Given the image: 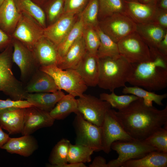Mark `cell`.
<instances>
[{"label": "cell", "mask_w": 167, "mask_h": 167, "mask_svg": "<svg viewBox=\"0 0 167 167\" xmlns=\"http://www.w3.org/2000/svg\"><path fill=\"white\" fill-rule=\"evenodd\" d=\"M113 111L125 131L134 140L143 141L167 124V106L161 110L139 98L121 110Z\"/></svg>", "instance_id": "6da1fadb"}, {"label": "cell", "mask_w": 167, "mask_h": 167, "mask_svg": "<svg viewBox=\"0 0 167 167\" xmlns=\"http://www.w3.org/2000/svg\"><path fill=\"white\" fill-rule=\"evenodd\" d=\"M150 50L149 60L132 64V71L127 83L148 91H158L167 86V56L157 49Z\"/></svg>", "instance_id": "7a4b0ae2"}, {"label": "cell", "mask_w": 167, "mask_h": 167, "mask_svg": "<svg viewBox=\"0 0 167 167\" xmlns=\"http://www.w3.org/2000/svg\"><path fill=\"white\" fill-rule=\"evenodd\" d=\"M100 73L97 86L112 92L124 87L133 70V65L120 55L115 58H99Z\"/></svg>", "instance_id": "3957f363"}, {"label": "cell", "mask_w": 167, "mask_h": 167, "mask_svg": "<svg viewBox=\"0 0 167 167\" xmlns=\"http://www.w3.org/2000/svg\"><path fill=\"white\" fill-rule=\"evenodd\" d=\"M13 47L11 44L0 53V91L14 100H25L27 94L23 83L12 71Z\"/></svg>", "instance_id": "277c9868"}, {"label": "cell", "mask_w": 167, "mask_h": 167, "mask_svg": "<svg viewBox=\"0 0 167 167\" xmlns=\"http://www.w3.org/2000/svg\"><path fill=\"white\" fill-rule=\"evenodd\" d=\"M40 70L50 75L59 90H63L75 97L81 96L88 87L74 69L62 70L56 65L41 66Z\"/></svg>", "instance_id": "5b68a950"}, {"label": "cell", "mask_w": 167, "mask_h": 167, "mask_svg": "<svg viewBox=\"0 0 167 167\" xmlns=\"http://www.w3.org/2000/svg\"><path fill=\"white\" fill-rule=\"evenodd\" d=\"M73 121L75 143L88 147L94 152L102 151V127L85 120L79 112Z\"/></svg>", "instance_id": "8992f818"}, {"label": "cell", "mask_w": 167, "mask_h": 167, "mask_svg": "<svg viewBox=\"0 0 167 167\" xmlns=\"http://www.w3.org/2000/svg\"><path fill=\"white\" fill-rule=\"evenodd\" d=\"M111 148L117 152L118 156L107 163L108 167H121L128 160L141 158L150 152L156 151L153 147L135 140L114 141L111 144Z\"/></svg>", "instance_id": "52a82bcc"}, {"label": "cell", "mask_w": 167, "mask_h": 167, "mask_svg": "<svg viewBox=\"0 0 167 167\" xmlns=\"http://www.w3.org/2000/svg\"><path fill=\"white\" fill-rule=\"evenodd\" d=\"M117 44L120 54L131 64L145 62L150 59L148 46L136 31L123 38Z\"/></svg>", "instance_id": "ba28073f"}, {"label": "cell", "mask_w": 167, "mask_h": 167, "mask_svg": "<svg viewBox=\"0 0 167 167\" xmlns=\"http://www.w3.org/2000/svg\"><path fill=\"white\" fill-rule=\"evenodd\" d=\"M78 110L87 121L102 126L106 113L111 106L106 101L90 94H84L77 99Z\"/></svg>", "instance_id": "9c48e42d"}, {"label": "cell", "mask_w": 167, "mask_h": 167, "mask_svg": "<svg viewBox=\"0 0 167 167\" xmlns=\"http://www.w3.org/2000/svg\"><path fill=\"white\" fill-rule=\"evenodd\" d=\"M102 31L114 41L136 31L137 24L125 14H114L99 21Z\"/></svg>", "instance_id": "30bf717a"}, {"label": "cell", "mask_w": 167, "mask_h": 167, "mask_svg": "<svg viewBox=\"0 0 167 167\" xmlns=\"http://www.w3.org/2000/svg\"><path fill=\"white\" fill-rule=\"evenodd\" d=\"M12 59L19 67L20 72V80L25 84L40 66L32 51L19 41L13 39Z\"/></svg>", "instance_id": "8fae6325"}, {"label": "cell", "mask_w": 167, "mask_h": 167, "mask_svg": "<svg viewBox=\"0 0 167 167\" xmlns=\"http://www.w3.org/2000/svg\"><path fill=\"white\" fill-rule=\"evenodd\" d=\"M44 29L32 17L22 13L11 36L32 50L36 43L44 36Z\"/></svg>", "instance_id": "7c38bea8"}, {"label": "cell", "mask_w": 167, "mask_h": 167, "mask_svg": "<svg viewBox=\"0 0 167 167\" xmlns=\"http://www.w3.org/2000/svg\"><path fill=\"white\" fill-rule=\"evenodd\" d=\"M102 127V151L106 153H109L111 145L114 141L134 140L121 126L112 109H110L106 113Z\"/></svg>", "instance_id": "4fadbf2b"}, {"label": "cell", "mask_w": 167, "mask_h": 167, "mask_svg": "<svg viewBox=\"0 0 167 167\" xmlns=\"http://www.w3.org/2000/svg\"><path fill=\"white\" fill-rule=\"evenodd\" d=\"M55 120L49 112L33 106L26 108L21 134L22 135H31L40 128L52 126Z\"/></svg>", "instance_id": "5bb4252c"}, {"label": "cell", "mask_w": 167, "mask_h": 167, "mask_svg": "<svg viewBox=\"0 0 167 167\" xmlns=\"http://www.w3.org/2000/svg\"><path fill=\"white\" fill-rule=\"evenodd\" d=\"M76 21V15L64 13L56 21L44 28V36L57 46L64 39Z\"/></svg>", "instance_id": "9a60e30c"}, {"label": "cell", "mask_w": 167, "mask_h": 167, "mask_svg": "<svg viewBox=\"0 0 167 167\" xmlns=\"http://www.w3.org/2000/svg\"><path fill=\"white\" fill-rule=\"evenodd\" d=\"M32 50L40 67L57 66L61 59L57 46L44 36L36 43Z\"/></svg>", "instance_id": "2e32d148"}, {"label": "cell", "mask_w": 167, "mask_h": 167, "mask_svg": "<svg viewBox=\"0 0 167 167\" xmlns=\"http://www.w3.org/2000/svg\"><path fill=\"white\" fill-rule=\"evenodd\" d=\"M88 87L97 85L99 73V58L87 52L75 69Z\"/></svg>", "instance_id": "e0dca14e"}, {"label": "cell", "mask_w": 167, "mask_h": 167, "mask_svg": "<svg viewBox=\"0 0 167 167\" xmlns=\"http://www.w3.org/2000/svg\"><path fill=\"white\" fill-rule=\"evenodd\" d=\"M25 108L13 107L0 111V126L9 134L21 133Z\"/></svg>", "instance_id": "ac0fdd59"}, {"label": "cell", "mask_w": 167, "mask_h": 167, "mask_svg": "<svg viewBox=\"0 0 167 167\" xmlns=\"http://www.w3.org/2000/svg\"><path fill=\"white\" fill-rule=\"evenodd\" d=\"M125 14L136 24L153 22L157 8L138 1H124Z\"/></svg>", "instance_id": "d6986e66"}, {"label": "cell", "mask_w": 167, "mask_h": 167, "mask_svg": "<svg viewBox=\"0 0 167 167\" xmlns=\"http://www.w3.org/2000/svg\"><path fill=\"white\" fill-rule=\"evenodd\" d=\"M23 135L18 138L10 137L1 149L11 154L30 156L37 149V142L31 135Z\"/></svg>", "instance_id": "ffe728a7"}, {"label": "cell", "mask_w": 167, "mask_h": 167, "mask_svg": "<svg viewBox=\"0 0 167 167\" xmlns=\"http://www.w3.org/2000/svg\"><path fill=\"white\" fill-rule=\"evenodd\" d=\"M24 86L27 93L54 92L59 90L52 77L40 69Z\"/></svg>", "instance_id": "44dd1931"}, {"label": "cell", "mask_w": 167, "mask_h": 167, "mask_svg": "<svg viewBox=\"0 0 167 167\" xmlns=\"http://www.w3.org/2000/svg\"><path fill=\"white\" fill-rule=\"evenodd\" d=\"M20 16L14 0H5L0 6V29L11 36Z\"/></svg>", "instance_id": "7402d4cb"}, {"label": "cell", "mask_w": 167, "mask_h": 167, "mask_svg": "<svg viewBox=\"0 0 167 167\" xmlns=\"http://www.w3.org/2000/svg\"><path fill=\"white\" fill-rule=\"evenodd\" d=\"M136 32L150 49H157L159 44L167 33V29L154 22H151L137 24Z\"/></svg>", "instance_id": "603a6c76"}, {"label": "cell", "mask_w": 167, "mask_h": 167, "mask_svg": "<svg viewBox=\"0 0 167 167\" xmlns=\"http://www.w3.org/2000/svg\"><path fill=\"white\" fill-rule=\"evenodd\" d=\"M87 52L82 36L71 45L57 66L62 70L75 69Z\"/></svg>", "instance_id": "cb8c5ba5"}, {"label": "cell", "mask_w": 167, "mask_h": 167, "mask_svg": "<svg viewBox=\"0 0 167 167\" xmlns=\"http://www.w3.org/2000/svg\"><path fill=\"white\" fill-rule=\"evenodd\" d=\"M65 95L60 90L54 92L28 93L25 100L32 106L49 112Z\"/></svg>", "instance_id": "d4e9b609"}, {"label": "cell", "mask_w": 167, "mask_h": 167, "mask_svg": "<svg viewBox=\"0 0 167 167\" xmlns=\"http://www.w3.org/2000/svg\"><path fill=\"white\" fill-rule=\"evenodd\" d=\"M121 167H167V153L152 151L141 158L128 160Z\"/></svg>", "instance_id": "484cf974"}, {"label": "cell", "mask_w": 167, "mask_h": 167, "mask_svg": "<svg viewBox=\"0 0 167 167\" xmlns=\"http://www.w3.org/2000/svg\"><path fill=\"white\" fill-rule=\"evenodd\" d=\"M78 112L77 99L68 94H65L49 113L55 120H62L72 113L75 114Z\"/></svg>", "instance_id": "4316f807"}, {"label": "cell", "mask_w": 167, "mask_h": 167, "mask_svg": "<svg viewBox=\"0 0 167 167\" xmlns=\"http://www.w3.org/2000/svg\"><path fill=\"white\" fill-rule=\"evenodd\" d=\"M20 14L23 13L31 17L43 28L47 26L46 18L42 8L32 0H14Z\"/></svg>", "instance_id": "83f0119b"}, {"label": "cell", "mask_w": 167, "mask_h": 167, "mask_svg": "<svg viewBox=\"0 0 167 167\" xmlns=\"http://www.w3.org/2000/svg\"><path fill=\"white\" fill-rule=\"evenodd\" d=\"M122 92L125 94L133 95L142 98L144 104L148 106H153V102L158 105H163L162 101L167 97L166 93L158 94L137 86L127 87L126 86L123 87Z\"/></svg>", "instance_id": "f1b7e54d"}, {"label": "cell", "mask_w": 167, "mask_h": 167, "mask_svg": "<svg viewBox=\"0 0 167 167\" xmlns=\"http://www.w3.org/2000/svg\"><path fill=\"white\" fill-rule=\"evenodd\" d=\"M99 36L100 43L96 55L99 58H115L120 54L118 44L105 33L99 25L95 28Z\"/></svg>", "instance_id": "f546056e"}, {"label": "cell", "mask_w": 167, "mask_h": 167, "mask_svg": "<svg viewBox=\"0 0 167 167\" xmlns=\"http://www.w3.org/2000/svg\"><path fill=\"white\" fill-rule=\"evenodd\" d=\"M71 143L69 140L63 138L53 148L49 158L50 167H61L67 163V157Z\"/></svg>", "instance_id": "4dcf8cb0"}, {"label": "cell", "mask_w": 167, "mask_h": 167, "mask_svg": "<svg viewBox=\"0 0 167 167\" xmlns=\"http://www.w3.org/2000/svg\"><path fill=\"white\" fill-rule=\"evenodd\" d=\"M84 28L81 19L79 18L64 39L57 46L58 52L61 58L64 57L74 43L82 36Z\"/></svg>", "instance_id": "1f68e13d"}, {"label": "cell", "mask_w": 167, "mask_h": 167, "mask_svg": "<svg viewBox=\"0 0 167 167\" xmlns=\"http://www.w3.org/2000/svg\"><path fill=\"white\" fill-rule=\"evenodd\" d=\"M99 11L98 0H89L79 15L84 27L95 28L98 26Z\"/></svg>", "instance_id": "d6a6232c"}, {"label": "cell", "mask_w": 167, "mask_h": 167, "mask_svg": "<svg viewBox=\"0 0 167 167\" xmlns=\"http://www.w3.org/2000/svg\"><path fill=\"white\" fill-rule=\"evenodd\" d=\"M99 21L114 14H125V5L124 0H98Z\"/></svg>", "instance_id": "836d02e7"}, {"label": "cell", "mask_w": 167, "mask_h": 167, "mask_svg": "<svg viewBox=\"0 0 167 167\" xmlns=\"http://www.w3.org/2000/svg\"><path fill=\"white\" fill-rule=\"evenodd\" d=\"M64 0H48L41 6L47 26L54 23L64 13Z\"/></svg>", "instance_id": "e575fe53"}, {"label": "cell", "mask_w": 167, "mask_h": 167, "mask_svg": "<svg viewBox=\"0 0 167 167\" xmlns=\"http://www.w3.org/2000/svg\"><path fill=\"white\" fill-rule=\"evenodd\" d=\"M94 151L92 149L79 144L70 145L67 157V163H83L90 162Z\"/></svg>", "instance_id": "d590c367"}, {"label": "cell", "mask_w": 167, "mask_h": 167, "mask_svg": "<svg viewBox=\"0 0 167 167\" xmlns=\"http://www.w3.org/2000/svg\"><path fill=\"white\" fill-rule=\"evenodd\" d=\"M99 98L107 101L111 107L118 110H122L128 106L132 102L139 98L133 95H118L114 91L110 94L102 93L100 94Z\"/></svg>", "instance_id": "8d00e7d4"}, {"label": "cell", "mask_w": 167, "mask_h": 167, "mask_svg": "<svg viewBox=\"0 0 167 167\" xmlns=\"http://www.w3.org/2000/svg\"><path fill=\"white\" fill-rule=\"evenodd\" d=\"M159 152L167 153V129L161 127L142 141Z\"/></svg>", "instance_id": "74e56055"}, {"label": "cell", "mask_w": 167, "mask_h": 167, "mask_svg": "<svg viewBox=\"0 0 167 167\" xmlns=\"http://www.w3.org/2000/svg\"><path fill=\"white\" fill-rule=\"evenodd\" d=\"M82 36L87 52L92 54L96 55L100 41L95 28L90 27H84Z\"/></svg>", "instance_id": "f35d334b"}, {"label": "cell", "mask_w": 167, "mask_h": 167, "mask_svg": "<svg viewBox=\"0 0 167 167\" xmlns=\"http://www.w3.org/2000/svg\"><path fill=\"white\" fill-rule=\"evenodd\" d=\"M89 0H64V13L75 15L80 14L85 7Z\"/></svg>", "instance_id": "ab89813d"}, {"label": "cell", "mask_w": 167, "mask_h": 167, "mask_svg": "<svg viewBox=\"0 0 167 167\" xmlns=\"http://www.w3.org/2000/svg\"><path fill=\"white\" fill-rule=\"evenodd\" d=\"M32 106L27 100H14L11 99H0V111L13 107L26 108Z\"/></svg>", "instance_id": "60d3db41"}, {"label": "cell", "mask_w": 167, "mask_h": 167, "mask_svg": "<svg viewBox=\"0 0 167 167\" xmlns=\"http://www.w3.org/2000/svg\"><path fill=\"white\" fill-rule=\"evenodd\" d=\"M153 22L167 29V11L157 8Z\"/></svg>", "instance_id": "b9f144b4"}, {"label": "cell", "mask_w": 167, "mask_h": 167, "mask_svg": "<svg viewBox=\"0 0 167 167\" xmlns=\"http://www.w3.org/2000/svg\"><path fill=\"white\" fill-rule=\"evenodd\" d=\"M13 39L0 29V50L12 43Z\"/></svg>", "instance_id": "7bdbcfd3"}, {"label": "cell", "mask_w": 167, "mask_h": 167, "mask_svg": "<svg viewBox=\"0 0 167 167\" xmlns=\"http://www.w3.org/2000/svg\"><path fill=\"white\" fill-rule=\"evenodd\" d=\"M90 167H108L106 160L103 157L98 156L96 157L91 164Z\"/></svg>", "instance_id": "ee69618b"}, {"label": "cell", "mask_w": 167, "mask_h": 167, "mask_svg": "<svg viewBox=\"0 0 167 167\" xmlns=\"http://www.w3.org/2000/svg\"><path fill=\"white\" fill-rule=\"evenodd\" d=\"M157 49L161 54L167 56V33L159 44Z\"/></svg>", "instance_id": "f6af8a7d"}, {"label": "cell", "mask_w": 167, "mask_h": 167, "mask_svg": "<svg viewBox=\"0 0 167 167\" xmlns=\"http://www.w3.org/2000/svg\"><path fill=\"white\" fill-rule=\"evenodd\" d=\"M9 138V135L5 132L0 126V149H1Z\"/></svg>", "instance_id": "bcb514c9"}, {"label": "cell", "mask_w": 167, "mask_h": 167, "mask_svg": "<svg viewBox=\"0 0 167 167\" xmlns=\"http://www.w3.org/2000/svg\"><path fill=\"white\" fill-rule=\"evenodd\" d=\"M84 163H65L62 165L61 167H86Z\"/></svg>", "instance_id": "7dc6e473"}, {"label": "cell", "mask_w": 167, "mask_h": 167, "mask_svg": "<svg viewBox=\"0 0 167 167\" xmlns=\"http://www.w3.org/2000/svg\"><path fill=\"white\" fill-rule=\"evenodd\" d=\"M156 6L159 9L167 11V0H160Z\"/></svg>", "instance_id": "c3c4849f"}, {"label": "cell", "mask_w": 167, "mask_h": 167, "mask_svg": "<svg viewBox=\"0 0 167 167\" xmlns=\"http://www.w3.org/2000/svg\"><path fill=\"white\" fill-rule=\"evenodd\" d=\"M160 0H138V1L140 3L156 6Z\"/></svg>", "instance_id": "681fc988"}, {"label": "cell", "mask_w": 167, "mask_h": 167, "mask_svg": "<svg viewBox=\"0 0 167 167\" xmlns=\"http://www.w3.org/2000/svg\"><path fill=\"white\" fill-rule=\"evenodd\" d=\"M36 4L41 6L48 0H32Z\"/></svg>", "instance_id": "f907efd6"}, {"label": "cell", "mask_w": 167, "mask_h": 167, "mask_svg": "<svg viewBox=\"0 0 167 167\" xmlns=\"http://www.w3.org/2000/svg\"><path fill=\"white\" fill-rule=\"evenodd\" d=\"M126 1H138V0H124Z\"/></svg>", "instance_id": "816d5d0a"}, {"label": "cell", "mask_w": 167, "mask_h": 167, "mask_svg": "<svg viewBox=\"0 0 167 167\" xmlns=\"http://www.w3.org/2000/svg\"><path fill=\"white\" fill-rule=\"evenodd\" d=\"M5 0H0V6Z\"/></svg>", "instance_id": "f5cc1de1"}]
</instances>
